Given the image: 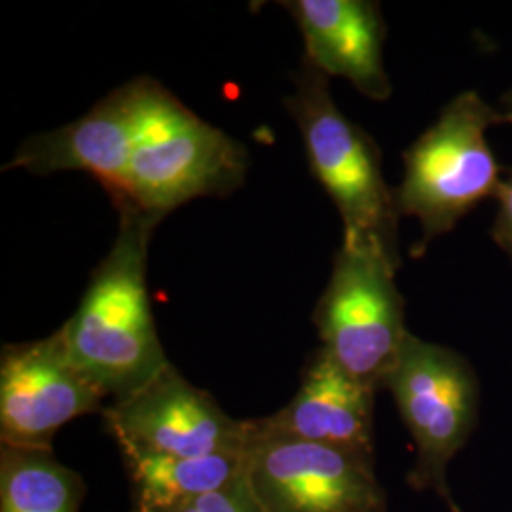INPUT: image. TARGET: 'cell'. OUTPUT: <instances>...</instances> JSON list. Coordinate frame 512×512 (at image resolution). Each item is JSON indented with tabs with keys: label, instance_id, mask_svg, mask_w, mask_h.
I'll return each mask as SVG.
<instances>
[{
	"label": "cell",
	"instance_id": "cell-9",
	"mask_svg": "<svg viewBox=\"0 0 512 512\" xmlns=\"http://www.w3.org/2000/svg\"><path fill=\"white\" fill-rule=\"evenodd\" d=\"M120 450L205 458L241 454L249 440V420H234L175 366L101 414Z\"/></svg>",
	"mask_w": 512,
	"mask_h": 512
},
{
	"label": "cell",
	"instance_id": "cell-10",
	"mask_svg": "<svg viewBox=\"0 0 512 512\" xmlns=\"http://www.w3.org/2000/svg\"><path fill=\"white\" fill-rule=\"evenodd\" d=\"M141 95L143 76L110 92L73 124L27 139L4 171L25 169L33 175L84 171L103 184L114 205L122 203Z\"/></svg>",
	"mask_w": 512,
	"mask_h": 512
},
{
	"label": "cell",
	"instance_id": "cell-14",
	"mask_svg": "<svg viewBox=\"0 0 512 512\" xmlns=\"http://www.w3.org/2000/svg\"><path fill=\"white\" fill-rule=\"evenodd\" d=\"M86 484L54 452L0 450V512H78Z\"/></svg>",
	"mask_w": 512,
	"mask_h": 512
},
{
	"label": "cell",
	"instance_id": "cell-2",
	"mask_svg": "<svg viewBox=\"0 0 512 512\" xmlns=\"http://www.w3.org/2000/svg\"><path fill=\"white\" fill-rule=\"evenodd\" d=\"M247 152L228 133L143 76L135 145L129 160L126 196L116 205L162 217L190 200L224 196L241 186Z\"/></svg>",
	"mask_w": 512,
	"mask_h": 512
},
{
	"label": "cell",
	"instance_id": "cell-6",
	"mask_svg": "<svg viewBox=\"0 0 512 512\" xmlns=\"http://www.w3.org/2000/svg\"><path fill=\"white\" fill-rule=\"evenodd\" d=\"M384 389L393 395L416 446L408 484L416 492H435L450 511L461 512L446 471L478 420L480 391L473 366L458 351L408 332Z\"/></svg>",
	"mask_w": 512,
	"mask_h": 512
},
{
	"label": "cell",
	"instance_id": "cell-13",
	"mask_svg": "<svg viewBox=\"0 0 512 512\" xmlns=\"http://www.w3.org/2000/svg\"><path fill=\"white\" fill-rule=\"evenodd\" d=\"M128 471L131 512H179L226 488L243 473L241 454L177 458L120 450Z\"/></svg>",
	"mask_w": 512,
	"mask_h": 512
},
{
	"label": "cell",
	"instance_id": "cell-12",
	"mask_svg": "<svg viewBox=\"0 0 512 512\" xmlns=\"http://www.w3.org/2000/svg\"><path fill=\"white\" fill-rule=\"evenodd\" d=\"M283 6L302 31L308 63L327 76L346 78L374 101L389 99L384 19L376 2L291 0Z\"/></svg>",
	"mask_w": 512,
	"mask_h": 512
},
{
	"label": "cell",
	"instance_id": "cell-8",
	"mask_svg": "<svg viewBox=\"0 0 512 512\" xmlns=\"http://www.w3.org/2000/svg\"><path fill=\"white\" fill-rule=\"evenodd\" d=\"M105 401L99 387L74 365L59 330L42 340L2 348V446L54 452L57 431L80 416L103 414Z\"/></svg>",
	"mask_w": 512,
	"mask_h": 512
},
{
	"label": "cell",
	"instance_id": "cell-1",
	"mask_svg": "<svg viewBox=\"0 0 512 512\" xmlns=\"http://www.w3.org/2000/svg\"><path fill=\"white\" fill-rule=\"evenodd\" d=\"M118 236L93 272L73 317L59 329L74 365L122 401L171 366L148 300V243L162 222L135 205L116 209Z\"/></svg>",
	"mask_w": 512,
	"mask_h": 512
},
{
	"label": "cell",
	"instance_id": "cell-3",
	"mask_svg": "<svg viewBox=\"0 0 512 512\" xmlns=\"http://www.w3.org/2000/svg\"><path fill=\"white\" fill-rule=\"evenodd\" d=\"M285 107L304 137L313 177L340 211L344 241L376 243L399 258L397 220L401 217L395 190L384 181L376 143L336 107L329 76L304 59Z\"/></svg>",
	"mask_w": 512,
	"mask_h": 512
},
{
	"label": "cell",
	"instance_id": "cell-4",
	"mask_svg": "<svg viewBox=\"0 0 512 512\" xmlns=\"http://www.w3.org/2000/svg\"><path fill=\"white\" fill-rule=\"evenodd\" d=\"M507 124L478 93H459L439 120L404 152L403 183L395 190L399 217L423 228L421 249L448 234L476 203L492 198L503 181L486 131Z\"/></svg>",
	"mask_w": 512,
	"mask_h": 512
},
{
	"label": "cell",
	"instance_id": "cell-11",
	"mask_svg": "<svg viewBox=\"0 0 512 512\" xmlns=\"http://www.w3.org/2000/svg\"><path fill=\"white\" fill-rule=\"evenodd\" d=\"M376 391L353 380L319 348L302 372L293 401L253 420L264 433L329 444L374 459Z\"/></svg>",
	"mask_w": 512,
	"mask_h": 512
},
{
	"label": "cell",
	"instance_id": "cell-16",
	"mask_svg": "<svg viewBox=\"0 0 512 512\" xmlns=\"http://www.w3.org/2000/svg\"><path fill=\"white\" fill-rule=\"evenodd\" d=\"M495 198L499 203V209H497L492 234H494L495 243L512 260V171L503 177Z\"/></svg>",
	"mask_w": 512,
	"mask_h": 512
},
{
	"label": "cell",
	"instance_id": "cell-7",
	"mask_svg": "<svg viewBox=\"0 0 512 512\" xmlns=\"http://www.w3.org/2000/svg\"><path fill=\"white\" fill-rule=\"evenodd\" d=\"M243 480L264 512H387L374 459L256 429L249 420Z\"/></svg>",
	"mask_w": 512,
	"mask_h": 512
},
{
	"label": "cell",
	"instance_id": "cell-5",
	"mask_svg": "<svg viewBox=\"0 0 512 512\" xmlns=\"http://www.w3.org/2000/svg\"><path fill=\"white\" fill-rule=\"evenodd\" d=\"M399 266L401 260L382 245L342 241L329 285L313 313L321 349L372 391L384 389L410 332L395 283Z\"/></svg>",
	"mask_w": 512,
	"mask_h": 512
},
{
	"label": "cell",
	"instance_id": "cell-17",
	"mask_svg": "<svg viewBox=\"0 0 512 512\" xmlns=\"http://www.w3.org/2000/svg\"><path fill=\"white\" fill-rule=\"evenodd\" d=\"M503 105H505V118H507V124L512 126V90L509 93H505L503 97Z\"/></svg>",
	"mask_w": 512,
	"mask_h": 512
},
{
	"label": "cell",
	"instance_id": "cell-15",
	"mask_svg": "<svg viewBox=\"0 0 512 512\" xmlns=\"http://www.w3.org/2000/svg\"><path fill=\"white\" fill-rule=\"evenodd\" d=\"M179 512H264L256 503L255 495L243 480V473L238 480L213 494L203 495L198 501L190 503Z\"/></svg>",
	"mask_w": 512,
	"mask_h": 512
}]
</instances>
